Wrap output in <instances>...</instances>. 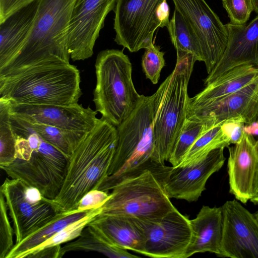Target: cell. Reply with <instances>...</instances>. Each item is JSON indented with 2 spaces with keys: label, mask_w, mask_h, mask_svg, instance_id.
Listing matches in <instances>:
<instances>
[{
  "label": "cell",
  "mask_w": 258,
  "mask_h": 258,
  "mask_svg": "<svg viewBox=\"0 0 258 258\" xmlns=\"http://www.w3.org/2000/svg\"><path fill=\"white\" fill-rule=\"evenodd\" d=\"M117 140L116 127L100 118L69 158L61 188L53 200L59 213L74 212L83 197L108 176Z\"/></svg>",
  "instance_id": "obj_1"
},
{
  "label": "cell",
  "mask_w": 258,
  "mask_h": 258,
  "mask_svg": "<svg viewBox=\"0 0 258 258\" xmlns=\"http://www.w3.org/2000/svg\"><path fill=\"white\" fill-rule=\"evenodd\" d=\"M80 72L62 60H54L0 76V98L16 104H77L82 93Z\"/></svg>",
  "instance_id": "obj_2"
},
{
  "label": "cell",
  "mask_w": 258,
  "mask_h": 258,
  "mask_svg": "<svg viewBox=\"0 0 258 258\" xmlns=\"http://www.w3.org/2000/svg\"><path fill=\"white\" fill-rule=\"evenodd\" d=\"M116 129L117 140L108 176L98 189L108 192L146 170L171 171L172 166L159 164L154 157L153 95H143L134 112Z\"/></svg>",
  "instance_id": "obj_3"
},
{
  "label": "cell",
  "mask_w": 258,
  "mask_h": 258,
  "mask_svg": "<svg viewBox=\"0 0 258 258\" xmlns=\"http://www.w3.org/2000/svg\"><path fill=\"white\" fill-rule=\"evenodd\" d=\"M176 52L174 69L152 95L154 157L161 164L168 161L186 119L188 85L197 60L191 53Z\"/></svg>",
  "instance_id": "obj_4"
},
{
  "label": "cell",
  "mask_w": 258,
  "mask_h": 258,
  "mask_svg": "<svg viewBox=\"0 0 258 258\" xmlns=\"http://www.w3.org/2000/svg\"><path fill=\"white\" fill-rule=\"evenodd\" d=\"M77 0H39L31 31L18 54L0 76L48 61L70 62L69 27Z\"/></svg>",
  "instance_id": "obj_5"
},
{
  "label": "cell",
  "mask_w": 258,
  "mask_h": 258,
  "mask_svg": "<svg viewBox=\"0 0 258 258\" xmlns=\"http://www.w3.org/2000/svg\"><path fill=\"white\" fill-rule=\"evenodd\" d=\"M15 159L1 167L11 178L37 188L43 197L53 200L62 186L69 158L24 127L16 134Z\"/></svg>",
  "instance_id": "obj_6"
},
{
  "label": "cell",
  "mask_w": 258,
  "mask_h": 258,
  "mask_svg": "<svg viewBox=\"0 0 258 258\" xmlns=\"http://www.w3.org/2000/svg\"><path fill=\"white\" fill-rule=\"evenodd\" d=\"M95 67L96 111L117 127L132 114L143 96L133 84L132 63L122 51L112 49L98 53Z\"/></svg>",
  "instance_id": "obj_7"
},
{
  "label": "cell",
  "mask_w": 258,
  "mask_h": 258,
  "mask_svg": "<svg viewBox=\"0 0 258 258\" xmlns=\"http://www.w3.org/2000/svg\"><path fill=\"white\" fill-rule=\"evenodd\" d=\"M170 171L148 170L114 186L101 215H121L143 220L160 218L175 207L165 190Z\"/></svg>",
  "instance_id": "obj_8"
},
{
  "label": "cell",
  "mask_w": 258,
  "mask_h": 258,
  "mask_svg": "<svg viewBox=\"0 0 258 258\" xmlns=\"http://www.w3.org/2000/svg\"><path fill=\"white\" fill-rule=\"evenodd\" d=\"M13 223L15 243L47 224L60 213L53 200L19 179L6 178L0 188Z\"/></svg>",
  "instance_id": "obj_9"
},
{
  "label": "cell",
  "mask_w": 258,
  "mask_h": 258,
  "mask_svg": "<svg viewBox=\"0 0 258 258\" xmlns=\"http://www.w3.org/2000/svg\"><path fill=\"white\" fill-rule=\"evenodd\" d=\"M198 41L202 61L209 74L223 55L228 40L227 29L205 0H172Z\"/></svg>",
  "instance_id": "obj_10"
},
{
  "label": "cell",
  "mask_w": 258,
  "mask_h": 258,
  "mask_svg": "<svg viewBox=\"0 0 258 258\" xmlns=\"http://www.w3.org/2000/svg\"><path fill=\"white\" fill-rule=\"evenodd\" d=\"M164 0H116L114 12V39L130 52H137L153 43L158 28L155 13Z\"/></svg>",
  "instance_id": "obj_11"
},
{
  "label": "cell",
  "mask_w": 258,
  "mask_h": 258,
  "mask_svg": "<svg viewBox=\"0 0 258 258\" xmlns=\"http://www.w3.org/2000/svg\"><path fill=\"white\" fill-rule=\"evenodd\" d=\"M140 220L146 237L143 255L184 258L192 237L190 220L186 216L175 208L160 218Z\"/></svg>",
  "instance_id": "obj_12"
},
{
  "label": "cell",
  "mask_w": 258,
  "mask_h": 258,
  "mask_svg": "<svg viewBox=\"0 0 258 258\" xmlns=\"http://www.w3.org/2000/svg\"><path fill=\"white\" fill-rule=\"evenodd\" d=\"M116 0H77L69 27L68 50L74 60H83L93 54L95 42L108 14Z\"/></svg>",
  "instance_id": "obj_13"
},
{
  "label": "cell",
  "mask_w": 258,
  "mask_h": 258,
  "mask_svg": "<svg viewBox=\"0 0 258 258\" xmlns=\"http://www.w3.org/2000/svg\"><path fill=\"white\" fill-rule=\"evenodd\" d=\"M223 234L220 257L258 258V220L236 199L221 206Z\"/></svg>",
  "instance_id": "obj_14"
},
{
  "label": "cell",
  "mask_w": 258,
  "mask_h": 258,
  "mask_svg": "<svg viewBox=\"0 0 258 258\" xmlns=\"http://www.w3.org/2000/svg\"><path fill=\"white\" fill-rule=\"evenodd\" d=\"M11 102V101H10ZM11 117L30 124H46L64 130L90 132L99 121L97 111L77 103L70 105L16 104L11 102Z\"/></svg>",
  "instance_id": "obj_15"
},
{
  "label": "cell",
  "mask_w": 258,
  "mask_h": 258,
  "mask_svg": "<svg viewBox=\"0 0 258 258\" xmlns=\"http://www.w3.org/2000/svg\"><path fill=\"white\" fill-rule=\"evenodd\" d=\"M224 148L215 149L192 164L172 166L165 183L169 198L197 201L206 189L208 179L223 167L226 160Z\"/></svg>",
  "instance_id": "obj_16"
},
{
  "label": "cell",
  "mask_w": 258,
  "mask_h": 258,
  "mask_svg": "<svg viewBox=\"0 0 258 258\" xmlns=\"http://www.w3.org/2000/svg\"><path fill=\"white\" fill-rule=\"evenodd\" d=\"M237 117L245 124L258 120V79L220 99L188 108L186 118L217 124Z\"/></svg>",
  "instance_id": "obj_17"
},
{
  "label": "cell",
  "mask_w": 258,
  "mask_h": 258,
  "mask_svg": "<svg viewBox=\"0 0 258 258\" xmlns=\"http://www.w3.org/2000/svg\"><path fill=\"white\" fill-rule=\"evenodd\" d=\"M227 148L229 192L246 204L254 196L258 184V140L244 132L238 143Z\"/></svg>",
  "instance_id": "obj_18"
},
{
  "label": "cell",
  "mask_w": 258,
  "mask_h": 258,
  "mask_svg": "<svg viewBox=\"0 0 258 258\" xmlns=\"http://www.w3.org/2000/svg\"><path fill=\"white\" fill-rule=\"evenodd\" d=\"M228 40L220 60L204 80L205 85L227 71L243 65L258 67V14L250 22L225 24Z\"/></svg>",
  "instance_id": "obj_19"
},
{
  "label": "cell",
  "mask_w": 258,
  "mask_h": 258,
  "mask_svg": "<svg viewBox=\"0 0 258 258\" xmlns=\"http://www.w3.org/2000/svg\"><path fill=\"white\" fill-rule=\"evenodd\" d=\"M39 0L15 11L0 22V69L19 52L32 29Z\"/></svg>",
  "instance_id": "obj_20"
},
{
  "label": "cell",
  "mask_w": 258,
  "mask_h": 258,
  "mask_svg": "<svg viewBox=\"0 0 258 258\" xmlns=\"http://www.w3.org/2000/svg\"><path fill=\"white\" fill-rule=\"evenodd\" d=\"M114 245L143 254L146 237L141 221L126 215H98L90 223Z\"/></svg>",
  "instance_id": "obj_21"
},
{
  "label": "cell",
  "mask_w": 258,
  "mask_h": 258,
  "mask_svg": "<svg viewBox=\"0 0 258 258\" xmlns=\"http://www.w3.org/2000/svg\"><path fill=\"white\" fill-rule=\"evenodd\" d=\"M192 237L184 258L194 254L212 252L221 253L223 234V213L221 207L203 206L196 217L190 220Z\"/></svg>",
  "instance_id": "obj_22"
},
{
  "label": "cell",
  "mask_w": 258,
  "mask_h": 258,
  "mask_svg": "<svg viewBox=\"0 0 258 258\" xmlns=\"http://www.w3.org/2000/svg\"><path fill=\"white\" fill-rule=\"evenodd\" d=\"M258 79V67L246 64L235 67L218 77L199 93L189 98L188 108L207 104L227 96Z\"/></svg>",
  "instance_id": "obj_23"
},
{
  "label": "cell",
  "mask_w": 258,
  "mask_h": 258,
  "mask_svg": "<svg viewBox=\"0 0 258 258\" xmlns=\"http://www.w3.org/2000/svg\"><path fill=\"white\" fill-rule=\"evenodd\" d=\"M78 251H95L110 257H139L114 245L90 223L77 238L61 246V257L68 252Z\"/></svg>",
  "instance_id": "obj_24"
},
{
  "label": "cell",
  "mask_w": 258,
  "mask_h": 258,
  "mask_svg": "<svg viewBox=\"0 0 258 258\" xmlns=\"http://www.w3.org/2000/svg\"><path fill=\"white\" fill-rule=\"evenodd\" d=\"M90 211L60 213L56 218L28 236L15 243L6 258L26 257L28 253L71 223L83 218Z\"/></svg>",
  "instance_id": "obj_25"
},
{
  "label": "cell",
  "mask_w": 258,
  "mask_h": 258,
  "mask_svg": "<svg viewBox=\"0 0 258 258\" xmlns=\"http://www.w3.org/2000/svg\"><path fill=\"white\" fill-rule=\"evenodd\" d=\"M12 119L22 127L37 133L43 140L55 147L69 158L88 133L64 130L46 124L27 123L12 117Z\"/></svg>",
  "instance_id": "obj_26"
},
{
  "label": "cell",
  "mask_w": 258,
  "mask_h": 258,
  "mask_svg": "<svg viewBox=\"0 0 258 258\" xmlns=\"http://www.w3.org/2000/svg\"><path fill=\"white\" fill-rule=\"evenodd\" d=\"M167 29L176 51L191 53L195 56L197 60L202 61L197 38L185 19L175 8Z\"/></svg>",
  "instance_id": "obj_27"
},
{
  "label": "cell",
  "mask_w": 258,
  "mask_h": 258,
  "mask_svg": "<svg viewBox=\"0 0 258 258\" xmlns=\"http://www.w3.org/2000/svg\"><path fill=\"white\" fill-rule=\"evenodd\" d=\"M220 125L221 123L213 125L204 132L191 146L177 166L192 164L215 149L228 147L229 146L223 138Z\"/></svg>",
  "instance_id": "obj_28"
},
{
  "label": "cell",
  "mask_w": 258,
  "mask_h": 258,
  "mask_svg": "<svg viewBox=\"0 0 258 258\" xmlns=\"http://www.w3.org/2000/svg\"><path fill=\"white\" fill-rule=\"evenodd\" d=\"M213 125L215 124L186 118L168 160L173 167L179 164L199 137Z\"/></svg>",
  "instance_id": "obj_29"
},
{
  "label": "cell",
  "mask_w": 258,
  "mask_h": 258,
  "mask_svg": "<svg viewBox=\"0 0 258 258\" xmlns=\"http://www.w3.org/2000/svg\"><path fill=\"white\" fill-rule=\"evenodd\" d=\"M10 100L0 98V167L7 166L15 159L16 135L10 112Z\"/></svg>",
  "instance_id": "obj_30"
},
{
  "label": "cell",
  "mask_w": 258,
  "mask_h": 258,
  "mask_svg": "<svg viewBox=\"0 0 258 258\" xmlns=\"http://www.w3.org/2000/svg\"><path fill=\"white\" fill-rule=\"evenodd\" d=\"M102 211V207L94 209L83 218L68 225L52 237L42 243L30 253L45 248L62 245L77 238L87 225L93 220Z\"/></svg>",
  "instance_id": "obj_31"
},
{
  "label": "cell",
  "mask_w": 258,
  "mask_h": 258,
  "mask_svg": "<svg viewBox=\"0 0 258 258\" xmlns=\"http://www.w3.org/2000/svg\"><path fill=\"white\" fill-rule=\"evenodd\" d=\"M164 52L160 47L153 43L145 48L142 56V66L146 78L156 84L160 77V73L165 65Z\"/></svg>",
  "instance_id": "obj_32"
},
{
  "label": "cell",
  "mask_w": 258,
  "mask_h": 258,
  "mask_svg": "<svg viewBox=\"0 0 258 258\" xmlns=\"http://www.w3.org/2000/svg\"><path fill=\"white\" fill-rule=\"evenodd\" d=\"M14 234L7 203L3 194L0 192V258H6L14 246Z\"/></svg>",
  "instance_id": "obj_33"
},
{
  "label": "cell",
  "mask_w": 258,
  "mask_h": 258,
  "mask_svg": "<svg viewBox=\"0 0 258 258\" xmlns=\"http://www.w3.org/2000/svg\"><path fill=\"white\" fill-rule=\"evenodd\" d=\"M222 3L233 24L246 23L254 11L252 0H222Z\"/></svg>",
  "instance_id": "obj_34"
},
{
  "label": "cell",
  "mask_w": 258,
  "mask_h": 258,
  "mask_svg": "<svg viewBox=\"0 0 258 258\" xmlns=\"http://www.w3.org/2000/svg\"><path fill=\"white\" fill-rule=\"evenodd\" d=\"M245 125L244 120L241 117L230 118L221 123L223 138L229 146L238 143L241 140Z\"/></svg>",
  "instance_id": "obj_35"
},
{
  "label": "cell",
  "mask_w": 258,
  "mask_h": 258,
  "mask_svg": "<svg viewBox=\"0 0 258 258\" xmlns=\"http://www.w3.org/2000/svg\"><path fill=\"white\" fill-rule=\"evenodd\" d=\"M110 198V194L93 189L85 195L78 203L74 212H83L102 207Z\"/></svg>",
  "instance_id": "obj_36"
},
{
  "label": "cell",
  "mask_w": 258,
  "mask_h": 258,
  "mask_svg": "<svg viewBox=\"0 0 258 258\" xmlns=\"http://www.w3.org/2000/svg\"><path fill=\"white\" fill-rule=\"evenodd\" d=\"M34 0H0V22L9 15Z\"/></svg>",
  "instance_id": "obj_37"
},
{
  "label": "cell",
  "mask_w": 258,
  "mask_h": 258,
  "mask_svg": "<svg viewBox=\"0 0 258 258\" xmlns=\"http://www.w3.org/2000/svg\"><path fill=\"white\" fill-rule=\"evenodd\" d=\"M169 12V7L167 0H164L159 5L155 13V19L158 27H168L170 22Z\"/></svg>",
  "instance_id": "obj_38"
},
{
  "label": "cell",
  "mask_w": 258,
  "mask_h": 258,
  "mask_svg": "<svg viewBox=\"0 0 258 258\" xmlns=\"http://www.w3.org/2000/svg\"><path fill=\"white\" fill-rule=\"evenodd\" d=\"M62 245L43 248L29 254L28 258H60Z\"/></svg>",
  "instance_id": "obj_39"
},
{
  "label": "cell",
  "mask_w": 258,
  "mask_h": 258,
  "mask_svg": "<svg viewBox=\"0 0 258 258\" xmlns=\"http://www.w3.org/2000/svg\"><path fill=\"white\" fill-rule=\"evenodd\" d=\"M243 131L248 135L258 137V120L245 124Z\"/></svg>",
  "instance_id": "obj_40"
},
{
  "label": "cell",
  "mask_w": 258,
  "mask_h": 258,
  "mask_svg": "<svg viewBox=\"0 0 258 258\" xmlns=\"http://www.w3.org/2000/svg\"><path fill=\"white\" fill-rule=\"evenodd\" d=\"M250 201L255 205L258 204V184L255 194Z\"/></svg>",
  "instance_id": "obj_41"
},
{
  "label": "cell",
  "mask_w": 258,
  "mask_h": 258,
  "mask_svg": "<svg viewBox=\"0 0 258 258\" xmlns=\"http://www.w3.org/2000/svg\"><path fill=\"white\" fill-rule=\"evenodd\" d=\"M253 7H254V11L258 14V0H252Z\"/></svg>",
  "instance_id": "obj_42"
},
{
  "label": "cell",
  "mask_w": 258,
  "mask_h": 258,
  "mask_svg": "<svg viewBox=\"0 0 258 258\" xmlns=\"http://www.w3.org/2000/svg\"><path fill=\"white\" fill-rule=\"evenodd\" d=\"M254 215L258 220V210L254 214Z\"/></svg>",
  "instance_id": "obj_43"
}]
</instances>
